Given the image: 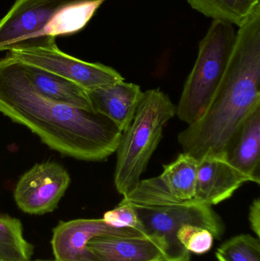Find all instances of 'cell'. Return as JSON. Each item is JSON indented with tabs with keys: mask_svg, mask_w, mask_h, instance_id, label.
<instances>
[{
	"mask_svg": "<svg viewBox=\"0 0 260 261\" xmlns=\"http://www.w3.org/2000/svg\"><path fill=\"white\" fill-rule=\"evenodd\" d=\"M0 113L53 150L82 161L107 159L117 151L122 136L106 116L43 96L22 63L9 56L0 60Z\"/></svg>",
	"mask_w": 260,
	"mask_h": 261,
	"instance_id": "cell-1",
	"label": "cell"
},
{
	"mask_svg": "<svg viewBox=\"0 0 260 261\" xmlns=\"http://www.w3.org/2000/svg\"><path fill=\"white\" fill-rule=\"evenodd\" d=\"M260 6L240 26L225 72L201 117L180 132L183 150L199 160L224 152L252 110L260 105Z\"/></svg>",
	"mask_w": 260,
	"mask_h": 261,
	"instance_id": "cell-2",
	"label": "cell"
},
{
	"mask_svg": "<svg viewBox=\"0 0 260 261\" xmlns=\"http://www.w3.org/2000/svg\"><path fill=\"white\" fill-rule=\"evenodd\" d=\"M176 114L177 107L160 88L143 93L132 122L122 132L117 150L114 186L123 197L132 193L141 180L165 125Z\"/></svg>",
	"mask_w": 260,
	"mask_h": 261,
	"instance_id": "cell-3",
	"label": "cell"
},
{
	"mask_svg": "<svg viewBox=\"0 0 260 261\" xmlns=\"http://www.w3.org/2000/svg\"><path fill=\"white\" fill-rule=\"evenodd\" d=\"M236 32L233 24L213 20L199 44L198 57L177 107V114L188 125L204 113L225 72Z\"/></svg>",
	"mask_w": 260,
	"mask_h": 261,
	"instance_id": "cell-4",
	"label": "cell"
},
{
	"mask_svg": "<svg viewBox=\"0 0 260 261\" xmlns=\"http://www.w3.org/2000/svg\"><path fill=\"white\" fill-rule=\"evenodd\" d=\"M133 205L141 222L143 234L160 248L164 261H191L190 252L177 237L183 225L203 227L209 230L215 239H221L224 232L222 219L209 205Z\"/></svg>",
	"mask_w": 260,
	"mask_h": 261,
	"instance_id": "cell-5",
	"label": "cell"
},
{
	"mask_svg": "<svg viewBox=\"0 0 260 261\" xmlns=\"http://www.w3.org/2000/svg\"><path fill=\"white\" fill-rule=\"evenodd\" d=\"M8 51L7 56L69 80L86 91L125 81L112 67L99 63L85 62L61 51L54 37L27 40Z\"/></svg>",
	"mask_w": 260,
	"mask_h": 261,
	"instance_id": "cell-6",
	"label": "cell"
},
{
	"mask_svg": "<svg viewBox=\"0 0 260 261\" xmlns=\"http://www.w3.org/2000/svg\"><path fill=\"white\" fill-rule=\"evenodd\" d=\"M198 160L183 153L163 166L161 174L140 180L122 202L139 206L192 205L196 189Z\"/></svg>",
	"mask_w": 260,
	"mask_h": 261,
	"instance_id": "cell-7",
	"label": "cell"
},
{
	"mask_svg": "<svg viewBox=\"0 0 260 261\" xmlns=\"http://www.w3.org/2000/svg\"><path fill=\"white\" fill-rule=\"evenodd\" d=\"M70 182V174L58 163L36 164L20 178L14 198L24 213L46 214L57 207Z\"/></svg>",
	"mask_w": 260,
	"mask_h": 261,
	"instance_id": "cell-8",
	"label": "cell"
},
{
	"mask_svg": "<svg viewBox=\"0 0 260 261\" xmlns=\"http://www.w3.org/2000/svg\"><path fill=\"white\" fill-rule=\"evenodd\" d=\"M93 0H16L0 20V51L44 36L46 28L67 6Z\"/></svg>",
	"mask_w": 260,
	"mask_h": 261,
	"instance_id": "cell-9",
	"label": "cell"
},
{
	"mask_svg": "<svg viewBox=\"0 0 260 261\" xmlns=\"http://www.w3.org/2000/svg\"><path fill=\"white\" fill-rule=\"evenodd\" d=\"M98 236L143 237L131 228L110 226L103 219H75L61 222L53 230L51 245L56 261H99L88 244ZM146 237V236H145Z\"/></svg>",
	"mask_w": 260,
	"mask_h": 261,
	"instance_id": "cell-10",
	"label": "cell"
},
{
	"mask_svg": "<svg viewBox=\"0 0 260 261\" xmlns=\"http://www.w3.org/2000/svg\"><path fill=\"white\" fill-rule=\"evenodd\" d=\"M247 182L253 181L229 163L225 151L206 152L198 160L194 204L218 205L230 199Z\"/></svg>",
	"mask_w": 260,
	"mask_h": 261,
	"instance_id": "cell-11",
	"label": "cell"
},
{
	"mask_svg": "<svg viewBox=\"0 0 260 261\" xmlns=\"http://www.w3.org/2000/svg\"><path fill=\"white\" fill-rule=\"evenodd\" d=\"M86 92L93 110L108 118L122 132L132 122L143 93L140 86L125 81Z\"/></svg>",
	"mask_w": 260,
	"mask_h": 261,
	"instance_id": "cell-12",
	"label": "cell"
},
{
	"mask_svg": "<svg viewBox=\"0 0 260 261\" xmlns=\"http://www.w3.org/2000/svg\"><path fill=\"white\" fill-rule=\"evenodd\" d=\"M260 105L250 112L229 143L225 153L235 168L259 184Z\"/></svg>",
	"mask_w": 260,
	"mask_h": 261,
	"instance_id": "cell-13",
	"label": "cell"
},
{
	"mask_svg": "<svg viewBox=\"0 0 260 261\" xmlns=\"http://www.w3.org/2000/svg\"><path fill=\"white\" fill-rule=\"evenodd\" d=\"M88 246L99 261H164L160 248L145 236H98Z\"/></svg>",
	"mask_w": 260,
	"mask_h": 261,
	"instance_id": "cell-14",
	"label": "cell"
},
{
	"mask_svg": "<svg viewBox=\"0 0 260 261\" xmlns=\"http://www.w3.org/2000/svg\"><path fill=\"white\" fill-rule=\"evenodd\" d=\"M24 70L37 91L43 96L84 110H93L86 90L65 78L23 64Z\"/></svg>",
	"mask_w": 260,
	"mask_h": 261,
	"instance_id": "cell-15",
	"label": "cell"
},
{
	"mask_svg": "<svg viewBox=\"0 0 260 261\" xmlns=\"http://www.w3.org/2000/svg\"><path fill=\"white\" fill-rule=\"evenodd\" d=\"M191 7L206 16L242 25L260 6V0H187Z\"/></svg>",
	"mask_w": 260,
	"mask_h": 261,
	"instance_id": "cell-16",
	"label": "cell"
},
{
	"mask_svg": "<svg viewBox=\"0 0 260 261\" xmlns=\"http://www.w3.org/2000/svg\"><path fill=\"white\" fill-rule=\"evenodd\" d=\"M102 0L80 2L63 9L46 28L44 36L70 35L85 27Z\"/></svg>",
	"mask_w": 260,
	"mask_h": 261,
	"instance_id": "cell-17",
	"label": "cell"
},
{
	"mask_svg": "<svg viewBox=\"0 0 260 261\" xmlns=\"http://www.w3.org/2000/svg\"><path fill=\"white\" fill-rule=\"evenodd\" d=\"M32 254L33 246L24 239L21 222L0 215V260L31 261Z\"/></svg>",
	"mask_w": 260,
	"mask_h": 261,
	"instance_id": "cell-18",
	"label": "cell"
},
{
	"mask_svg": "<svg viewBox=\"0 0 260 261\" xmlns=\"http://www.w3.org/2000/svg\"><path fill=\"white\" fill-rule=\"evenodd\" d=\"M218 261H260L259 239L240 234L226 241L215 253Z\"/></svg>",
	"mask_w": 260,
	"mask_h": 261,
	"instance_id": "cell-19",
	"label": "cell"
},
{
	"mask_svg": "<svg viewBox=\"0 0 260 261\" xmlns=\"http://www.w3.org/2000/svg\"><path fill=\"white\" fill-rule=\"evenodd\" d=\"M177 239L189 252L204 254L213 246V234L209 230L193 225H184L177 231Z\"/></svg>",
	"mask_w": 260,
	"mask_h": 261,
	"instance_id": "cell-20",
	"label": "cell"
},
{
	"mask_svg": "<svg viewBox=\"0 0 260 261\" xmlns=\"http://www.w3.org/2000/svg\"><path fill=\"white\" fill-rule=\"evenodd\" d=\"M102 219L114 228H131L143 234V228L137 212L134 205L128 202H121L114 210L106 212Z\"/></svg>",
	"mask_w": 260,
	"mask_h": 261,
	"instance_id": "cell-21",
	"label": "cell"
},
{
	"mask_svg": "<svg viewBox=\"0 0 260 261\" xmlns=\"http://www.w3.org/2000/svg\"><path fill=\"white\" fill-rule=\"evenodd\" d=\"M249 222L250 228L253 230L256 238L259 239L260 237V199L256 198L252 202L249 211Z\"/></svg>",
	"mask_w": 260,
	"mask_h": 261,
	"instance_id": "cell-22",
	"label": "cell"
},
{
	"mask_svg": "<svg viewBox=\"0 0 260 261\" xmlns=\"http://www.w3.org/2000/svg\"><path fill=\"white\" fill-rule=\"evenodd\" d=\"M35 261H56V260H36Z\"/></svg>",
	"mask_w": 260,
	"mask_h": 261,
	"instance_id": "cell-23",
	"label": "cell"
},
{
	"mask_svg": "<svg viewBox=\"0 0 260 261\" xmlns=\"http://www.w3.org/2000/svg\"><path fill=\"white\" fill-rule=\"evenodd\" d=\"M0 261H4V260H0Z\"/></svg>",
	"mask_w": 260,
	"mask_h": 261,
	"instance_id": "cell-24",
	"label": "cell"
}]
</instances>
